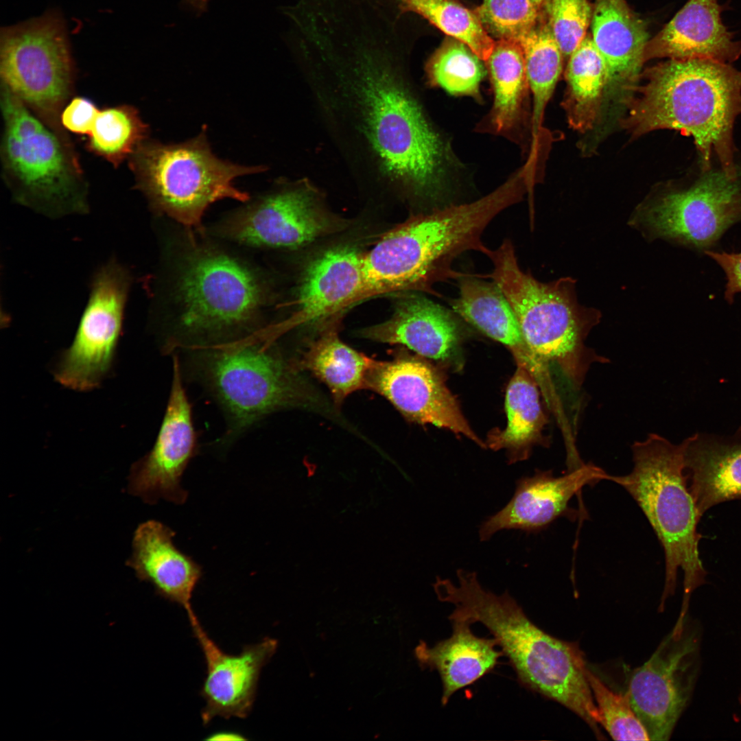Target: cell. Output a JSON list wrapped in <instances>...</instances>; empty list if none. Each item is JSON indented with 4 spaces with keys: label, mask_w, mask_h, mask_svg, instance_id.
<instances>
[{
    "label": "cell",
    "mask_w": 741,
    "mask_h": 741,
    "mask_svg": "<svg viewBox=\"0 0 741 741\" xmlns=\"http://www.w3.org/2000/svg\"><path fill=\"white\" fill-rule=\"evenodd\" d=\"M391 26L361 23L338 50L357 80L368 141L384 169L417 196L436 198L445 188L449 149L391 65Z\"/></svg>",
    "instance_id": "6da1fadb"
},
{
    "label": "cell",
    "mask_w": 741,
    "mask_h": 741,
    "mask_svg": "<svg viewBox=\"0 0 741 741\" xmlns=\"http://www.w3.org/2000/svg\"><path fill=\"white\" fill-rule=\"evenodd\" d=\"M524 193L521 183L511 178L474 202L412 216L391 230L364 255L362 300L402 292L438 295L434 284L464 275L452 269L455 259L469 250L486 255L484 229Z\"/></svg>",
    "instance_id": "7a4b0ae2"
},
{
    "label": "cell",
    "mask_w": 741,
    "mask_h": 741,
    "mask_svg": "<svg viewBox=\"0 0 741 741\" xmlns=\"http://www.w3.org/2000/svg\"><path fill=\"white\" fill-rule=\"evenodd\" d=\"M456 574L457 585L440 577L433 585L438 600L455 607L449 620L482 624L497 639L521 685L580 718L590 715L595 702L577 645L541 629L508 591L499 596L484 589L475 572L460 569Z\"/></svg>",
    "instance_id": "3957f363"
},
{
    "label": "cell",
    "mask_w": 741,
    "mask_h": 741,
    "mask_svg": "<svg viewBox=\"0 0 741 741\" xmlns=\"http://www.w3.org/2000/svg\"><path fill=\"white\" fill-rule=\"evenodd\" d=\"M740 115L741 71L710 59H670L649 71L626 123L636 134L670 129L692 137L703 171L714 153L735 179L733 128Z\"/></svg>",
    "instance_id": "277c9868"
},
{
    "label": "cell",
    "mask_w": 741,
    "mask_h": 741,
    "mask_svg": "<svg viewBox=\"0 0 741 741\" xmlns=\"http://www.w3.org/2000/svg\"><path fill=\"white\" fill-rule=\"evenodd\" d=\"M486 255L493 268L484 277L492 279L507 299L528 349L530 370L537 381H550L553 367L567 388L579 391L591 366L609 361L585 344L589 331L599 322L598 311L578 303L571 278L545 283L523 271L510 239L494 250L489 249Z\"/></svg>",
    "instance_id": "5b68a950"
},
{
    "label": "cell",
    "mask_w": 741,
    "mask_h": 741,
    "mask_svg": "<svg viewBox=\"0 0 741 741\" xmlns=\"http://www.w3.org/2000/svg\"><path fill=\"white\" fill-rule=\"evenodd\" d=\"M174 296L178 315L169 349L256 333L270 294L257 270L217 248L193 243L179 261Z\"/></svg>",
    "instance_id": "8992f818"
},
{
    "label": "cell",
    "mask_w": 741,
    "mask_h": 741,
    "mask_svg": "<svg viewBox=\"0 0 741 741\" xmlns=\"http://www.w3.org/2000/svg\"><path fill=\"white\" fill-rule=\"evenodd\" d=\"M257 335L187 348L197 377L225 412L229 438L272 412L322 406L297 364L288 361L274 342Z\"/></svg>",
    "instance_id": "52a82bcc"
},
{
    "label": "cell",
    "mask_w": 741,
    "mask_h": 741,
    "mask_svg": "<svg viewBox=\"0 0 741 741\" xmlns=\"http://www.w3.org/2000/svg\"><path fill=\"white\" fill-rule=\"evenodd\" d=\"M633 468L625 475H609L623 487L646 517L665 556V583L661 606L676 589L683 572V597L679 617L686 615L692 592L705 581L707 572L698 550L702 517L688 489L684 472L683 445L650 434L631 446Z\"/></svg>",
    "instance_id": "ba28073f"
},
{
    "label": "cell",
    "mask_w": 741,
    "mask_h": 741,
    "mask_svg": "<svg viewBox=\"0 0 741 741\" xmlns=\"http://www.w3.org/2000/svg\"><path fill=\"white\" fill-rule=\"evenodd\" d=\"M138 186L152 208L187 227H197L207 208L224 198L249 200L233 185L243 175L263 171L217 158L205 132L185 142H143L132 154Z\"/></svg>",
    "instance_id": "9c48e42d"
},
{
    "label": "cell",
    "mask_w": 741,
    "mask_h": 741,
    "mask_svg": "<svg viewBox=\"0 0 741 741\" xmlns=\"http://www.w3.org/2000/svg\"><path fill=\"white\" fill-rule=\"evenodd\" d=\"M1 104L4 164L22 196L41 205L81 209L80 171L59 137L3 84Z\"/></svg>",
    "instance_id": "30bf717a"
},
{
    "label": "cell",
    "mask_w": 741,
    "mask_h": 741,
    "mask_svg": "<svg viewBox=\"0 0 741 741\" xmlns=\"http://www.w3.org/2000/svg\"><path fill=\"white\" fill-rule=\"evenodd\" d=\"M690 184L669 189L635 213L631 224L697 252L714 250L741 221V183L721 170L703 171Z\"/></svg>",
    "instance_id": "8fae6325"
},
{
    "label": "cell",
    "mask_w": 741,
    "mask_h": 741,
    "mask_svg": "<svg viewBox=\"0 0 741 741\" xmlns=\"http://www.w3.org/2000/svg\"><path fill=\"white\" fill-rule=\"evenodd\" d=\"M2 83L27 106L56 116L68 97L72 65L60 22L47 16L1 36Z\"/></svg>",
    "instance_id": "7c38bea8"
},
{
    "label": "cell",
    "mask_w": 741,
    "mask_h": 741,
    "mask_svg": "<svg viewBox=\"0 0 741 741\" xmlns=\"http://www.w3.org/2000/svg\"><path fill=\"white\" fill-rule=\"evenodd\" d=\"M351 221L328 211L307 187L263 195L217 226L220 236L257 248L294 249L346 229Z\"/></svg>",
    "instance_id": "4fadbf2b"
},
{
    "label": "cell",
    "mask_w": 741,
    "mask_h": 741,
    "mask_svg": "<svg viewBox=\"0 0 741 741\" xmlns=\"http://www.w3.org/2000/svg\"><path fill=\"white\" fill-rule=\"evenodd\" d=\"M698 651V632L685 621L632 673L626 694L650 740L670 737L692 695Z\"/></svg>",
    "instance_id": "5bb4252c"
},
{
    "label": "cell",
    "mask_w": 741,
    "mask_h": 741,
    "mask_svg": "<svg viewBox=\"0 0 741 741\" xmlns=\"http://www.w3.org/2000/svg\"><path fill=\"white\" fill-rule=\"evenodd\" d=\"M130 277L110 263L95 276L75 338L55 371L62 385L75 390L93 389L108 373L121 333Z\"/></svg>",
    "instance_id": "9a60e30c"
},
{
    "label": "cell",
    "mask_w": 741,
    "mask_h": 741,
    "mask_svg": "<svg viewBox=\"0 0 741 741\" xmlns=\"http://www.w3.org/2000/svg\"><path fill=\"white\" fill-rule=\"evenodd\" d=\"M364 253L355 246L339 244L314 255L305 264L292 301L290 316L268 329L272 340L290 330L336 325L334 319L362 301Z\"/></svg>",
    "instance_id": "2e32d148"
},
{
    "label": "cell",
    "mask_w": 741,
    "mask_h": 741,
    "mask_svg": "<svg viewBox=\"0 0 741 741\" xmlns=\"http://www.w3.org/2000/svg\"><path fill=\"white\" fill-rule=\"evenodd\" d=\"M196 451L191 406L178 357L174 356L170 394L160 430L152 449L132 467L128 492L150 504L161 499L184 504L188 493L181 478Z\"/></svg>",
    "instance_id": "e0dca14e"
},
{
    "label": "cell",
    "mask_w": 741,
    "mask_h": 741,
    "mask_svg": "<svg viewBox=\"0 0 741 741\" xmlns=\"http://www.w3.org/2000/svg\"><path fill=\"white\" fill-rule=\"evenodd\" d=\"M366 389L385 397L412 422L447 429L485 447L440 376L421 360L405 356L374 360L367 375Z\"/></svg>",
    "instance_id": "ac0fdd59"
},
{
    "label": "cell",
    "mask_w": 741,
    "mask_h": 741,
    "mask_svg": "<svg viewBox=\"0 0 741 741\" xmlns=\"http://www.w3.org/2000/svg\"><path fill=\"white\" fill-rule=\"evenodd\" d=\"M187 613L207 666L200 690L205 702L201 711L203 724L217 716L246 718L253 707L261 671L275 653L277 641L265 637L244 646L237 655L228 654L208 635L193 610Z\"/></svg>",
    "instance_id": "d6986e66"
},
{
    "label": "cell",
    "mask_w": 741,
    "mask_h": 741,
    "mask_svg": "<svg viewBox=\"0 0 741 741\" xmlns=\"http://www.w3.org/2000/svg\"><path fill=\"white\" fill-rule=\"evenodd\" d=\"M609 475L589 462L562 476L538 470L533 476L520 478L509 502L481 524L479 538L487 541L503 530L537 532L561 517H575L576 511L569 507L571 499L587 485L609 480Z\"/></svg>",
    "instance_id": "ffe728a7"
},
{
    "label": "cell",
    "mask_w": 741,
    "mask_h": 741,
    "mask_svg": "<svg viewBox=\"0 0 741 741\" xmlns=\"http://www.w3.org/2000/svg\"><path fill=\"white\" fill-rule=\"evenodd\" d=\"M717 0H688L684 6L648 41L649 57L671 60L710 59L733 62L741 56V40H735L721 19Z\"/></svg>",
    "instance_id": "44dd1931"
},
{
    "label": "cell",
    "mask_w": 741,
    "mask_h": 741,
    "mask_svg": "<svg viewBox=\"0 0 741 741\" xmlns=\"http://www.w3.org/2000/svg\"><path fill=\"white\" fill-rule=\"evenodd\" d=\"M390 318L357 331V336L375 342L401 344L418 354L435 360L448 357L454 350L459 329L444 307L416 292L392 294Z\"/></svg>",
    "instance_id": "7402d4cb"
},
{
    "label": "cell",
    "mask_w": 741,
    "mask_h": 741,
    "mask_svg": "<svg viewBox=\"0 0 741 741\" xmlns=\"http://www.w3.org/2000/svg\"><path fill=\"white\" fill-rule=\"evenodd\" d=\"M175 532L163 523L148 520L136 529L127 565L141 580L152 585L163 598L193 610L191 598L202 576L201 566L174 543Z\"/></svg>",
    "instance_id": "603a6c76"
},
{
    "label": "cell",
    "mask_w": 741,
    "mask_h": 741,
    "mask_svg": "<svg viewBox=\"0 0 741 741\" xmlns=\"http://www.w3.org/2000/svg\"><path fill=\"white\" fill-rule=\"evenodd\" d=\"M453 632L450 637L430 646L421 641L414 649V655L421 668L436 670L443 685L441 704L445 706L458 690L473 684L492 671L504 655L495 647V638L475 635L471 623L461 620L451 621Z\"/></svg>",
    "instance_id": "cb8c5ba5"
},
{
    "label": "cell",
    "mask_w": 741,
    "mask_h": 741,
    "mask_svg": "<svg viewBox=\"0 0 741 741\" xmlns=\"http://www.w3.org/2000/svg\"><path fill=\"white\" fill-rule=\"evenodd\" d=\"M684 472L701 516L711 507L741 499V444L695 434L685 439Z\"/></svg>",
    "instance_id": "d4e9b609"
},
{
    "label": "cell",
    "mask_w": 741,
    "mask_h": 741,
    "mask_svg": "<svg viewBox=\"0 0 741 741\" xmlns=\"http://www.w3.org/2000/svg\"><path fill=\"white\" fill-rule=\"evenodd\" d=\"M592 40L607 67L608 84L636 76L645 60L648 34L624 0H595Z\"/></svg>",
    "instance_id": "484cf974"
},
{
    "label": "cell",
    "mask_w": 741,
    "mask_h": 741,
    "mask_svg": "<svg viewBox=\"0 0 741 741\" xmlns=\"http://www.w3.org/2000/svg\"><path fill=\"white\" fill-rule=\"evenodd\" d=\"M479 276L464 274L458 279L459 295L451 302L452 309L487 336L510 347L530 368V355L507 299L493 281Z\"/></svg>",
    "instance_id": "4316f807"
},
{
    "label": "cell",
    "mask_w": 741,
    "mask_h": 741,
    "mask_svg": "<svg viewBox=\"0 0 741 741\" xmlns=\"http://www.w3.org/2000/svg\"><path fill=\"white\" fill-rule=\"evenodd\" d=\"M373 360L344 343L334 325L320 332L297 366L324 383L339 406L353 392L366 389V377Z\"/></svg>",
    "instance_id": "83f0119b"
},
{
    "label": "cell",
    "mask_w": 741,
    "mask_h": 741,
    "mask_svg": "<svg viewBox=\"0 0 741 741\" xmlns=\"http://www.w3.org/2000/svg\"><path fill=\"white\" fill-rule=\"evenodd\" d=\"M516 371L506 393L507 425L489 439V446L497 450L506 448L513 454L511 460L527 456L528 448L541 439L546 423L541 408L538 383L526 364L517 359Z\"/></svg>",
    "instance_id": "f1b7e54d"
},
{
    "label": "cell",
    "mask_w": 741,
    "mask_h": 741,
    "mask_svg": "<svg viewBox=\"0 0 741 741\" xmlns=\"http://www.w3.org/2000/svg\"><path fill=\"white\" fill-rule=\"evenodd\" d=\"M493 93L491 121L495 132L513 129L521 119L529 84L519 41L499 38L485 61Z\"/></svg>",
    "instance_id": "f546056e"
},
{
    "label": "cell",
    "mask_w": 741,
    "mask_h": 741,
    "mask_svg": "<svg viewBox=\"0 0 741 741\" xmlns=\"http://www.w3.org/2000/svg\"><path fill=\"white\" fill-rule=\"evenodd\" d=\"M567 112L572 125L590 126L598 113L604 88L608 84L606 64L591 36L587 35L568 58Z\"/></svg>",
    "instance_id": "4dcf8cb0"
},
{
    "label": "cell",
    "mask_w": 741,
    "mask_h": 741,
    "mask_svg": "<svg viewBox=\"0 0 741 741\" xmlns=\"http://www.w3.org/2000/svg\"><path fill=\"white\" fill-rule=\"evenodd\" d=\"M528 82L533 95V134L537 137L545 106L562 71L563 56L544 21L536 25L519 40Z\"/></svg>",
    "instance_id": "1f68e13d"
},
{
    "label": "cell",
    "mask_w": 741,
    "mask_h": 741,
    "mask_svg": "<svg viewBox=\"0 0 741 741\" xmlns=\"http://www.w3.org/2000/svg\"><path fill=\"white\" fill-rule=\"evenodd\" d=\"M148 126L130 106L98 110L88 135L89 148L117 166L145 141Z\"/></svg>",
    "instance_id": "d6a6232c"
},
{
    "label": "cell",
    "mask_w": 741,
    "mask_h": 741,
    "mask_svg": "<svg viewBox=\"0 0 741 741\" xmlns=\"http://www.w3.org/2000/svg\"><path fill=\"white\" fill-rule=\"evenodd\" d=\"M405 10L423 16L449 37L467 45L482 60L490 56L495 40L475 12L454 0H399Z\"/></svg>",
    "instance_id": "836d02e7"
},
{
    "label": "cell",
    "mask_w": 741,
    "mask_h": 741,
    "mask_svg": "<svg viewBox=\"0 0 741 741\" xmlns=\"http://www.w3.org/2000/svg\"><path fill=\"white\" fill-rule=\"evenodd\" d=\"M481 61L467 45L450 37L427 62L429 82L451 95L477 98L486 73Z\"/></svg>",
    "instance_id": "e575fe53"
},
{
    "label": "cell",
    "mask_w": 741,
    "mask_h": 741,
    "mask_svg": "<svg viewBox=\"0 0 741 741\" xmlns=\"http://www.w3.org/2000/svg\"><path fill=\"white\" fill-rule=\"evenodd\" d=\"M587 679L603 726L615 740H650L626 696L609 688L588 668Z\"/></svg>",
    "instance_id": "d590c367"
},
{
    "label": "cell",
    "mask_w": 741,
    "mask_h": 741,
    "mask_svg": "<svg viewBox=\"0 0 741 741\" xmlns=\"http://www.w3.org/2000/svg\"><path fill=\"white\" fill-rule=\"evenodd\" d=\"M539 8L531 0H482L474 12L498 39L519 41L537 23Z\"/></svg>",
    "instance_id": "8d00e7d4"
},
{
    "label": "cell",
    "mask_w": 741,
    "mask_h": 741,
    "mask_svg": "<svg viewBox=\"0 0 741 741\" xmlns=\"http://www.w3.org/2000/svg\"><path fill=\"white\" fill-rule=\"evenodd\" d=\"M545 21L563 54L568 59L587 36L592 10L587 0H545Z\"/></svg>",
    "instance_id": "74e56055"
},
{
    "label": "cell",
    "mask_w": 741,
    "mask_h": 741,
    "mask_svg": "<svg viewBox=\"0 0 741 741\" xmlns=\"http://www.w3.org/2000/svg\"><path fill=\"white\" fill-rule=\"evenodd\" d=\"M99 109L84 97L73 98L61 113V122L68 130L89 135Z\"/></svg>",
    "instance_id": "f35d334b"
},
{
    "label": "cell",
    "mask_w": 741,
    "mask_h": 741,
    "mask_svg": "<svg viewBox=\"0 0 741 741\" xmlns=\"http://www.w3.org/2000/svg\"><path fill=\"white\" fill-rule=\"evenodd\" d=\"M704 254L713 259L724 272L726 278L724 298L728 303L731 304L735 296L741 293V252L711 250Z\"/></svg>",
    "instance_id": "ab89813d"
},
{
    "label": "cell",
    "mask_w": 741,
    "mask_h": 741,
    "mask_svg": "<svg viewBox=\"0 0 741 741\" xmlns=\"http://www.w3.org/2000/svg\"><path fill=\"white\" fill-rule=\"evenodd\" d=\"M208 1L209 0H185L187 4L198 11H203L206 8Z\"/></svg>",
    "instance_id": "60d3db41"
},
{
    "label": "cell",
    "mask_w": 741,
    "mask_h": 741,
    "mask_svg": "<svg viewBox=\"0 0 741 741\" xmlns=\"http://www.w3.org/2000/svg\"><path fill=\"white\" fill-rule=\"evenodd\" d=\"M531 1H532V2H533V3H534V4H535V5H537V6H538L539 8H541V5L543 4V1H544L545 0H531Z\"/></svg>",
    "instance_id": "b9f144b4"
},
{
    "label": "cell",
    "mask_w": 741,
    "mask_h": 741,
    "mask_svg": "<svg viewBox=\"0 0 741 741\" xmlns=\"http://www.w3.org/2000/svg\"><path fill=\"white\" fill-rule=\"evenodd\" d=\"M740 701H741V696H740Z\"/></svg>",
    "instance_id": "7bdbcfd3"
}]
</instances>
